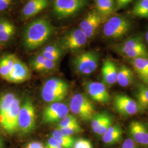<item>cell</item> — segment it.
<instances>
[{"mask_svg":"<svg viewBox=\"0 0 148 148\" xmlns=\"http://www.w3.org/2000/svg\"><path fill=\"white\" fill-rule=\"evenodd\" d=\"M30 78V70L25 64L17 57L13 68L5 80L10 83L21 84Z\"/></svg>","mask_w":148,"mask_h":148,"instance_id":"2e32d148","label":"cell"},{"mask_svg":"<svg viewBox=\"0 0 148 148\" xmlns=\"http://www.w3.org/2000/svg\"><path fill=\"white\" fill-rule=\"evenodd\" d=\"M16 32L15 25L9 20L0 18V45L8 42Z\"/></svg>","mask_w":148,"mask_h":148,"instance_id":"44dd1931","label":"cell"},{"mask_svg":"<svg viewBox=\"0 0 148 148\" xmlns=\"http://www.w3.org/2000/svg\"><path fill=\"white\" fill-rule=\"evenodd\" d=\"M112 122H113L112 117L110 114H108L107 116L106 117L105 120H104V121L103 122L102 124L99 127L98 131L97 133V135H98V136L102 137L108 130V129L112 125Z\"/></svg>","mask_w":148,"mask_h":148,"instance_id":"836d02e7","label":"cell"},{"mask_svg":"<svg viewBox=\"0 0 148 148\" xmlns=\"http://www.w3.org/2000/svg\"><path fill=\"white\" fill-rule=\"evenodd\" d=\"M18 127V131L22 134L32 132L36 127L35 108L29 98H25L21 106Z\"/></svg>","mask_w":148,"mask_h":148,"instance_id":"52a82bcc","label":"cell"},{"mask_svg":"<svg viewBox=\"0 0 148 148\" xmlns=\"http://www.w3.org/2000/svg\"><path fill=\"white\" fill-rule=\"evenodd\" d=\"M88 38L79 27L68 32L60 39L59 46L63 49L74 51L84 47Z\"/></svg>","mask_w":148,"mask_h":148,"instance_id":"9c48e42d","label":"cell"},{"mask_svg":"<svg viewBox=\"0 0 148 148\" xmlns=\"http://www.w3.org/2000/svg\"><path fill=\"white\" fill-rule=\"evenodd\" d=\"M27 1H30V0H26Z\"/></svg>","mask_w":148,"mask_h":148,"instance_id":"ee69618b","label":"cell"},{"mask_svg":"<svg viewBox=\"0 0 148 148\" xmlns=\"http://www.w3.org/2000/svg\"><path fill=\"white\" fill-rule=\"evenodd\" d=\"M97 12L103 18L111 16L116 8L114 0H94Z\"/></svg>","mask_w":148,"mask_h":148,"instance_id":"484cf974","label":"cell"},{"mask_svg":"<svg viewBox=\"0 0 148 148\" xmlns=\"http://www.w3.org/2000/svg\"><path fill=\"white\" fill-rule=\"evenodd\" d=\"M69 107L63 103H51L43 111L42 121L46 124L59 122L69 114Z\"/></svg>","mask_w":148,"mask_h":148,"instance_id":"8fae6325","label":"cell"},{"mask_svg":"<svg viewBox=\"0 0 148 148\" xmlns=\"http://www.w3.org/2000/svg\"><path fill=\"white\" fill-rule=\"evenodd\" d=\"M78 124H79V122L78 121L77 118L75 116V115L68 114L60 121L58 122V124L57 126V129H59L63 127H69Z\"/></svg>","mask_w":148,"mask_h":148,"instance_id":"1f68e13d","label":"cell"},{"mask_svg":"<svg viewBox=\"0 0 148 148\" xmlns=\"http://www.w3.org/2000/svg\"><path fill=\"white\" fill-rule=\"evenodd\" d=\"M59 145L60 144L58 142V141L54 138L51 137L48 139L45 147L46 148H55Z\"/></svg>","mask_w":148,"mask_h":148,"instance_id":"8d00e7d4","label":"cell"},{"mask_svg":"<svg viewBox=\"0 0 148 148\" xmlns=\"http://www.w3.org/2000/svg\"><path fill=\"white\" fill-rule=\"evenodd\" d=\"M64 148L63 147H62V145H59V146H58V147H56V148Z\"/></svg>","mask_w":148,"mask_h":148,"instance_id":"7bdbcfd3","label":"cell"},{"mask_svg":"<svg viewBox=\"0 0 148 148\" xmlns=\"http://www.w3.org/2000/svg\"><path fill=\"white\" fill-rule=\"evenodd\" d=\"M117 51L128 59L148 58V51L140 36L131 37L120 44Z\"/></svg>","mask_w":148,"mask_h":148,"instance_id":"5b68a950","label":"cell"},{"mask_svg":"<svg viewBox=\"0 0 148 148\" xmlns=\"http://www.w3.org/2000/svg\"><path fill=\"white\" fill-rule=\"evenodd\" d=\"M40 53L46 58L57 63L62 56L63 49L59 45L52 44L45 47Z\"/></svg>","mask_w":148,"mask_h":148,"instance_id":"83f0119b","label":"cell"},{"mask_svg":"<svg viewBox=\"0 0 148 148\" xmlns=\"http://www.w3.org/2000/svg\"><path fill=\"white\" fill-rule=\"evenodd\" d=\"M3 148V142L2 138L0 137V148Z\"/></svg>","mask_w":148,"mask_h":148,"instance_id":"60d3db41","label":"cell"},{"mask_svg":"<svg viewBox=\"0 0 148 148\" xmlns=\"http://www.w3.org/2000/svg\"><path fill=\"white\" fill-rule=\"evenodd\" d=\"M134 80L132 70L125 65H122L118 69L117 82L120 86L126 87L131 85Z\"/></svg>","mask_w":148,"mask_h":148,"instance_id":"d4e9b609","label":"cell"},{"mask_svg":"<svg viewBox=\"0 0 148 148\" xmlns=\"http://www.w3.org/2000/svg\"><path fill=\"white\" fill-rule=\"evenodd\" d=\"M69 108L75 115L84 121H91L96 114L94 103L87 95L82 93H76L72 97Z\"/></svg>","mask_w":148,"mask_h":148,"instance_id":"277c9868","label":"cell"},{"mask_svg":"<svg viewBox=\"0 0 148 148\" xmlns=\"http://www.w3.org/2000/svg\"><path fill=\"white\" fill-rule=\"evenodd\" d=\"M84 86L85 90L91 100L101 104H108L111 101V95L103 84L87 81Z\"/></svg>","mask_w":148,"mask_h":148,"instance_id":"7c38bea8","label":"cell"},{"mask_svg":"<svg viewBox=\"0 0 148 148\" xmlns=\"http://www.w3.org/2000/svg\"><path fill=\"white\" fill-rule=\"evenodd\" d=\"M25 148H46L42 142L38 141H32L28 143Z\"/></svg>","mask_w":148,"mask_h":148,"instance_id":"f35d334b","label":"cell"},{"mask_svg":"<svg viewBox=\"0 0 148 148\" xmlns=\"http://www.w3.org/2000/svg\"><path fill=\"white\" fill-rule=\"evenodd\" d=\"M16 97L15 94L7 92L0 96V125L1 126L5 116Z\"/></svg>","mask_w":148,"mask_h":148,"instance_id":"cb8c5ba5","label":"cell"},{"mask_svg":"<svg viewBox=\"0 0 148 148\" xmlns=\"http://www.w3.org/2000/svg\"><path fill=\"white\" fill-rule=\"evenodd\" d=\"M21 106V101L16 97L1 125L8 134H13L18 131V119Z\"/></svg>","mask_w":148,"mask_h":148,"instance_id":"9a60e30c","label":"cell"},{"mask_svg":"<svg viewBox=\"0 0 148 148\" xmlns=\"http://www.w3.org/2000/svg\"><path fill=\"white\" fill-rule=\"evenodd\" d=\"M69 85L63 79L53 77L47 80L41 90L43 100L52 103L63 101L68 95Z\"/></svg>","mask_w":148,"mask_h":148,"instance_id":"7a4b0ae2","label":"cell"},{"mask_svg":"<svg viewBox=\"0 0 148 148\" xmlns=\"http://www.w3.org/2000/svg\"><path fill=\"white\" fill-rule=\"evenodd\" d=\"M87 0H54L53 12L59 19L73 16L86 5Z\"/></svg>","mask_w":148,"mask_h":148,"instance_id":"ba28073f","label":"cell"},{"mask_svg":"<svg viewBox=\"0 0 148 148\" xmlns=\"http://www.w3.org/2000/svg\"><path fill=\"white\" fill-rule=\"evenodd\" d=\"M13 0H0V12L5 11L11 6Z\"/></svg>","mask_w":148,"mask_h":148,"instance_id":"74e56055","label":"cell"},{"mask_svg":"<svg viewBox=\"0 0 148 148\" xmlns=\"http://www.w3.org/2000/svg\"><path fill=\"white\" fill-rule=\"evenodd\" d=\"M52 137L54 138L64 148H73L75 142L72 136L64 135L57 129L53 131Z\"/></svg>","mask_w":148,"mask_h":148,"instance_id":"f1b7e54d","label":"cell"},{"mask_svg":"<svg viewBox=\"0 0 148 148\" xmlns=\"http://www.w3.org/2000/svg\"><path fill=\"white\" fill-rule=\"evenodd\" d=\"M17 57L15 54H7L0 59V77L5 80L14 67Z\"/></svg>","mask_w":148,"mask_h":148,"instance_id":"603a6c76","label":"cell"},{"mask_svg":"<svg viewBox=\"0 0 148 148\" xmlns=\"http://www.w3.org/2000/svg\"><path fill=\"white\" fill-rule=\"evenodd\" d=\"M64 135L71 136L74 134H77L83 132V129L79 124L71 126L69 127H63L57 129Z\"/></svg>","mask_w":148,"mask_h":148,"instance_id":"d6a6232c","label":"cell"},{"mask_svg":"<svg viewBox=\"0 0 148 148\" xmlns=\"http://www.w3.org/2000/svg\"><path fill=\"white\" fill-rule=\"evenodd\" d=\"M133 0H116V8L117 10L121 9L128 5Z\"/></svg>","mask_w":148,"mask_h":148,"instance_id":"ab89813d","label":"cell"},{"mask_svg":"<svg viewBox=\"0 0 148 148\" xmlns=\"http://www.w3.org/2000/svg\"><path fill=\"white\" fill-rule=\"evenodd\" d=\"M32 69L38 72H48L52 71L57 66V62L46 58L40 53L34 56L30 60Z\"/></svg>","mask_w":148,"mask_h":148,"instance_id":"d6986e66","label":"cell"},{"mask_svg":"<svg viewBox=\"0 0 148 148\" xmlns=\"http://www.w3.org/2000/svg\"><path fill=\"white\" fill-rule=\"evenodd\" d=\"M108 113L106 112H102L96 113L95 116L92 118V119L90 121V125L91 128H92V130L93 132L97 134V133L98 131V130L99 127L102 124L103 122L105 120L106 117L108 115Z\"/></svg>","mask_w":148,"mask_h":148,"instance_id":"4dcf8cb0","label":"cell"},{"mask_svg":"<svg viewBox=\"0 0 148 148\" xmlns=\"http://www.w3.org/2000/svg\"><path fill=\"white\" fill-rule=\"evenodd\" d=\"M118 69L115 63L111 59H106L102 65L101 75L103 81L109 86L114 85L117 80Z\"/></svg>","mask_w":148,"mask_h":148,"instance_id":"ac0fdd59","label":"cell"},{"mask_svg":"<svg viewBox=\"0 0 148 148\" xmlns=\"http://www.w3.org/2000/svg\"><path fill=\"white\" fill-rule=\"evenodd\" d=\"M132 13L139 18L148 19V0H138L133 7Z\"/></svg>","mask_w":148,"mask_h":148,"instance_id":"f546056e","label":"cell"},{"mask_svg":"<svg viewBox=\"0 0 148 148\" xmlns=\"http://www.w3.org/2000/svg\"><path fill=\"white\" fill-rule=\"evenodd\" d=\"M132 27L130 21L123 16H112L104 23L103 34L105 37L116 40L125 36Z\"/></svg>","mask_w":148,"mask_h":148,"instance_id":"3957f363","label":"cell"},{"mask_svg":"<svg viewBox=\"0 0 148 148\" xmlns=\"http://www.w3.org/2000/svg\"><path fill=\"white\" fill-rule=\"evenodd\" d=\"M55 31L49 20L41 18L29 23L23 34V44L28 50H34L46 42Z\"/></svg>","mask_w":148,"mask_h":148,"instance_id":"6da1fadb","label":"cell"},{"mask_svg":"<svg viewBox=\"0 0 148 148\" xmlns=\"http://www.w3.org/2000/svg\"><path fill=\"white\" fill-rule=\"evenodd\" d=\"M73 148H93V145L90 140L80 138L75 140Z\"/></svg>","mask_w":148,"mask_h":148,"instance_id":"e575fe53","label":"cell"},{"mask_svg":"<svg viewBox=\"0 0 148 148\" xmlns=\"http://www.w3.org/2000/svg\"><path fill=\"white\" fill-rule=\"evenodd\" d=\"M122 130L119 125H112L101 137L103 142L106 145H114L119 143L122 138Z\"/></svg>","mask_w":148,"mask_h":148,"instance_id":"7402d4cb","label":"cell"},{"mask_svg":"<svg viewBox=\"0 0 148 148\" xmlns=\"http://www.w3.org/2000/svg\"><path fill=\"white\" fill-rule=\"evenodd\" d=\"M99 62L98 53L95 51H88L76 56L73 64L76 71L79 74L88 75L95 71Z\"/></svg>","mask_w":148,"mask_h":148,"instance_id":"8992f818","label":"cell"},{"mask_svg":"<svg viewBox=\"0 0 148 148\" xmlns=\"http://www.w3.org/2000/svg\"><path fill=\"white\" fill-rule=\"evenodd\" d=\"M145 40H146V41L148 45V30L146 32V34H145Z\"/></svg>","mask_w":148,"mask_h":148,"instance_id":"b9f144b4","label":"cell"},{"mask_svg":"<svg viewBox=\"0 0 148 148\" xmlns=\"http://www.w3.org/2000/svg\"><path fill=\"white\" fill-rule=\"evenodd\" d=\"M135 72L145 85L148 84V58L128 59Z\"/></svg>","mask_w":148,"mask_h":148,"instance_id":"ffe728a7","label":"cell"},{"mask_svg":"<svg viewBox=\"0 0 148 148\" xmlns=\"http://www.w3.org/2000/svg\"><path fill=\"white\" fill-rule=\"evenodd\" d=\"M113 106L115 111L124 116H133L140 111L136 101L123 94L114 96Z\"/></svg>","mask_w":148,"mask_h":148,"instance_id":"30bf717a","label":"cell"},{"mask_svg":"<svg viewBox=\"0 0 148 148\" xmlns=\"http://www.w3.org/2000/svg\"><path fill=\"white\" fill-rule=\"evenodd\" d=\"M49 4V0H30L27 1L21 12V18L28 20L43 11Z\"/></svg>","mask_w":148,"mask_h":148,"instance_id":"e0dca14e","label":"cell"},{"mask_svg":"<svg viewBox=\"0 0 148 148\" xmlns=\"http://www.w3.org/2000/svg\"><path fill=\"white\" fill-rule=\"evenodd\" d=\"M103 17L96 10L89 12L79 23V27L88 39L94 37L101 26Z\"/></svg>","mask_w":148,"mask_h":148,"instance_id":"4fadbf2b","label":"cell"},{"mask_svg":"<svg viewBox=\"0 0 148 148\" xmlns=\"http://www.w3.org/2000/svg\"><path fill=\"white\" fill-rule=\"evenodd\" d=\"M121 148H139L138 145L135 143L131 138L125 139L122 145Z\"/></svg>","mask_w":148,"mask_h":148,"instance_id":"d590c367","label":"cell"},{"mask_svg":"<svg viewBox=\"0 0 148 148\" xmlns=\"http://www.w3.org/2000/svg\"><path fill=\"white\" fill-rule=\"evenodd\" d=\"M130 138L138 145L148 148V126L143 122L132 121L128 126Z\"/></svg>","mask_w":148,"mask_h":148,"instance_id":"5bb4252c","label":"cell"},{"mask_svg":"<svg viewBox=\"0 0 148 148\" xmlns=\"http://www.w3.org/2000/svg\"><path fill=\"white\" fill-rule=\"evenodd\" d=\"M136 101L140 110L148 109V87L145 85H139L134 92Z\"/></svg>","mask_w":148,"mask_h":148,"instance_id":"4316f807","label":"cell"}]
</instances>
